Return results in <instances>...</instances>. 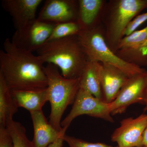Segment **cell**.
Listing matches in <instances>:
<instances>
[{"label":"cell","mask_w":147,"mask_h":147,"mask_svg":"<svg viewBox=\"0 0 147 147\" xmlns=\"http://www.w3.org/2000/svg\"><path fill=\"white\" fill-rule=\"evenodd\" d=\"M0 51V73L10 90L38 91L47 88L44 63L37 55L16 47L9 38Z\"/></svg>","instance_id":"obj_1"},{"label":"cell","mask_w":147,"mask_h":147,"mask_svg":"<svg viewBox=\"0 0 147 147\" xmlns=\"http://www.w3.org/2000/svg\"><path fill=\"white\" fill-rule=\"evenodd\" d=\"M36 52L43 63L56 65L68 79H79L88 60L78 35L47 41Z\"/></svg>","instance_id":"obj_2"},{"label":"cell","mask_w":147,"mask_h":147,"mask_svg":"<svg viewBox=\"0 0 147 147\" xmlns=\"http://www.w3.org/2000/svg\"><path fill=\"white\" fill-rule=\"evenodd\" d=\"M48 85V101L51 111L49 123L58 131H61V119L69 105L74 103L79 92V79H66L60 73L57 67L52 64L44 66Z\"/></svg>","instance_id":"obj_3"},{"label":"cell","mask_w":147,"mask_h":147,"mask_svg":"<svg viewBox=\"0 0 147 147\" xmlns=\"http://www.w3.org/2000/svg\"><path fill=\"white\" fill-rule=\"evenodd\" d=\"M78 37L89 60L115 67L129 78L146 71L141 66L127 62L119 57L108 46L104 34L98 26L81 30Z\"/></svg>","instance_id":"obj_4"},{"label":"cell","mask_w":147,"mask_h":147,"mask_svg":"<svg viewBox=\"0 0 147 147\" xmlns=\"http://www.w3.org/2000/svg\"><path fill=\"white\" fill-rule=\"evenodd\" d=\"M146 8L147 0H117L110 2L105 21V38L115 53L119 42L124 36L129 24Z\"/></svg>","instance_id":"obj_5"},{"label":"cell","mask_w":147,"mask_h":147,"mask_svg":"<svg viewBox=\"0 0 147 147\" xmlns=\"http://www.w3.org/2000/svg\"><path fill=\"white\" fill-rule=\"evenodd\" d=\"M82 115L102 119L112 123L114 122L109 103L80 88L71 110L61 123L62 127L67 131L72 121Z\"/></svg>","instance_id":"obj_6"},{"label":"cell","mask_w":147,"mask_h":147,"mask_svg":"<svg viewBox=\"0 0 147 147\" xmlns=\"http://www.w3.org/2000/svg\"><path fill=\"white\" fill-rule=\"evenodd\" d=\"M135 103L147 104V70L129 78L115 99L110 103L111 115L123 114Z\"/></svg>","instance_id":"obj_7"},{"label":"cell","mask_w":147,"mask_h":147,"mask_svg":"<svg viewBox=\"0 0 147 147\" xmlns=\"http://www.w3.org/2000/svg\"><path fill=\"white\" fill-rule=\"evenodd\" d=\"M56 24L36 18L23 28L16 30L11 42L20 49L36 52L47 42Z\"/></svg>","instance_id":"obj_8"},{"label":"cell","mask_w":147,"mask_h":147,"mask_svg":"<svg viewBox=\"0 0 147 147\" xmlns=\"http://www.w3.org/2000/svg\"><path fill=\"white\" fill-rule=\"evenodd\" d=\"M147 126V115L136 118L128 117L120 122V125L111 135L112 142L118 147H143V135Z\"/></svg>","instance_id":"obj_9"},{"label":"cell","mask_w":147,"mask_h":147,"mask_svg":"<svg viewBox=\"0 0 147 147\" xmlns=\"http://www.w3.org/2000/svg\"><path fill=\"white\" fill-rule=\"evenodd\" d=\"M78 10V1L47 0L37 18L55 24L77 22Z\"/></svg>","instance_id":"obj_10"},{"label":"cell","mask_w":147,"mask_h":147,"mask_svg":"<svg viewBox=\"0 0 147 147\" xmlns=\"http://www.w3.org/2000/svg\"><path fill=\"white\" fill-rule=\"evenodd\" d=\"M147 40V26L124 37L116 48L117 55L127 62L136 65H147V57L141 52V47Z\"/></svg>","instance_id":"obj_11"},{"label":"cell","mask_w":147,"mask_h":147,"mask_svg":"<svg viewBox=\"0 0 147 147\" xmlns=\"http://www.w3.org/2000/svg\"><path fill=\"white\" fill-rule=\"evenodd\" d=\"M103 100L111 103L129 79L123 71L115 67L98 62Z\"/></svg>","instance_id":"obj_12"},{"label":"cell","mask_w":147,"mask_h":147,"mask_svg":"<svg viewBox=\"0 0 147 147\" xmlns=\"http://www.w3.org/2000/svg\"><path fill=\"white\" fill-rule=\"evenodd\" d=\"M42 0H2L3 9L12 18L16 30L23 28L36 18L37 9Z\"/></svg>","instance_id":"obj_13"},{"label":"cell","mask_w":147,"mask_h":147,"mask_svg":"<svg viewBox=\"0 0 147 147\" xmlns=\"http://www.w3.org/2000/svg\"><path fill=\"white\" fill-rule=\"evenodd\" d=\"M34 128L33 147H47L55 142L66 130L60 132L47 121L42 110L30 113Z\"/></svg>","instance_id":"obj_14"},{"label":"cell","mask_w":147,"mask_h":147,"mask_svg":"<svg viewBox=\"0 0 147 147\" xmlns=\"http://www.w3.org/2000/svg\"><path fill=\"white\" fill-rule=\"evenodd\" d=\"M17 108H23L30 113L42 110L48 101L47 88L38 91L10 90Z\"/></svg>","instance_id":"obj_15"},{"label":"cell","mask_w":147,"mask_h":147,"mask_svg":"<svg viewBox=\"0 0 147 147\" xmlns=\"http://www.w3.org/2000/svg\"><path fill=\"white\" fill-rule=\"evenodd\" d=\"M79 79L80 88L103 100L98 62L88 59Z\"/></svg>","instance_id":"obj_16"},{"label":"cell","mask_w":147,"mask_h":147,"mask_svg":"<svg viewBox=\"0 0 147 147\" xmlns=\"http://www.w3.org/2000/svg\"><path fill=\"white\" fill-rule=\"evenodd\" d=\"M102 0H79L77 23L82 30L97 26V21L104 6Z\"/></svg>","instance_id":"obj_17"},{"label":"cell","mask_w":147,"mask_h":147,"mask_svg":"<svg viewBox=\"0 0 147 147\" xmlns=\"http://www.w3.org/2000/svg\"><path fill=\"white\" fill-rule=\"evenodd\" d=\"M18 110L2 74L0 73V125L5 126Z\"/></svg>","instance_id":"obj_18"},{"label":"cell","mask_w":147,"mask_h":147,"mask_svg":"<svg viewBox=\"0 0 147 147\" xmlns=\"http://www.w3.org/2000/svg\"><path fill=\"white\" fill-rule=\"evenodd\" d=\"M5 126L12 137L13 147H33L32 142L27 137L26 128L20 123L11 119Z\"/></svg>","instance_id":"obj_19"},{"label":"cell","mask_w":147,"mask_h":147,"mask_svg":"<svg viewBox=\"0 0 147 147\" xmlns=\"http://www.w3.org/2000/svg\"><path fill=\"white\" fill-rule=\"evenodd\" d=\"M81 30V27L77 22L56 24L47 41L77 35Z\"/></svg>","instance_id":"obj_20"},{"label":"cell","mask_w":147,"mask_h":147,"mask_svg":"<svg viewBox=\"0 0 147 147\" xmlns=\"http://www.w3.org/2000/svg\"><path fill=\"white\" fill-rule=\"evenodd\" d=\"M64 142H66L69 147H118L113 146L104 143H92L86 142L82 139L65 135L63 137Z\"/></svg>","instance_id":"obj_21"},{"label":"cell","mask_w":147,"mask_h":147,"mask_svg":"<svg viewBox=\"0 0 147 147\" xmlns=\"http://www.w3.org/2000/svg\"><path fill=\"white\" fill-rule=\"evenodd\" d=\"M147 21V11L139 14L135 17L129 24L125 32L124 36L129 34L136 31L138 27Z\"/></svg>","instance_id":"obj_22"},{"label":"cell","mask_w":147,"mask_h":147,"mask_svg":"<svg viewBox=\"0 0 147 147\" xmlns=\"http://www.w3.org/2000/svg\"><path fill=\"white\" fill-rule=\"evenodd\" d=\"M0 147H13L12 137L6 127L0 125Z\"/></svg>","instance_id":"obj_23"},{"label":"cell","mask_w":147,"mask_h":147,"mask_svg":"<svg viewBox=\"0 0 147 147\" xmlns=\"http://www.w3.org/2000/svg\"><path fill=\"white\" fill-rule=\"evenodd\" d=\"M65 134H63L55 142L50 144L47 147H63V142H64L63 137Z\"/></svg>","instance_id":"obj_24"},{"label":"cell","mask_w":147,"mask_h":147,"mask_svg":"<svg viewBox=\"0 0 147 147\" xmlns=\"http://www.w3.org/2000/svg\"><path fill=\"white\" fill-rule=\"evenodd\" d=\"M140 50L143 55L145 57H147V40L145 42L144 44L142 45Z\"/></svg>","instance_id":"obj_25"},{"label":"cell","mask_w":147,"mask_h":147,"mask_svg":"<svg viewBox=\"0 0 147 147\" xmlns=\"http://www.w3.org/2000/svg\"><path fill=\"white\" fill-rule=\"evenodd\" d=\"M143 146L144 147H147V126L143 135Z\"/></svg>","instance_id":"obj_26"},{"label":"cell","mask_w":147,"mask_h":147,"mask_svg":"<svg viewBox=\"0 0 147 147\" xmlns=\"http://www.w3.org/2000/svg\"><path fill=\"white\" fill-rule=\"evenodd\" d=\"M144 110L145 111L147 110V104H146V107H145Z\"/></svg>","instance_id":"obj_27"},{"label":"cell","mask_w":147,"mask_h":147,"mask_svg":"<svg viewBox=\"0 0 147 147\" xmlns=\"http://www.w3.org/2000/svg\"></svg>","instance_id":"obj_28"},{"label":"cell","mask_w":147,"mask_h":147,"mask_svg":"<svg viewBox=\"0 0 147 147\" xmlns=\"http://www.w3.org/2000/svg\"></svg>","instance_id":"obj_29"}]
</instances>
